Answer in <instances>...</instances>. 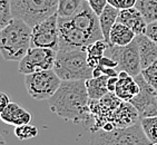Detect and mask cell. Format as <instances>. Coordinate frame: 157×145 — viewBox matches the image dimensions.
<instances>
[{
  "label": "cell",
  "mask_w": 157,
  "mask_h": 145,
  "mask_svg": "<svg viewBox=\"0 0 157 145\" xmlns=\"http://www.w3.org/2000/svg\"><path fill=\"white\" fill-rule=\"evenodd\" d=\"M87 2L91 10L99 17L108 5V0H87Z\"/></svg>",
  "instance_id": "obj_27"
},
{
  "label": "cell",
  "mask_w": 157,
  "mask_h": 145,
  "mask_svg": "<svg viewBox=\"0 0 157 145\" xmlns=\"http://www.w3.org/2000/svg\"><path fill=\"white\" fill-rule=\"evenodd\" d=\"M0 145H8V144L6 143V139H3V136H2V135L0 136Z\"/></svg>",
  "instance_id": "obj_32"
},
{
  "label": "cell",
  "mask_w": 157,
  "mask_h": 145,
  "mask_svg": "<svg viewBox=\"0 0 157 145\" xmlns=\"http://www.w3.org/2000/svg\"><path fill=\"white\" fill-rule=\"evenodd\" d=\"M107 53L109 57L117 63L118 72H126L133 77L142 72L143 68L136 38L127 46H110Z\"/></svg>",
  "instance_id": "obj_9"
},
{
  "label": "cell",
  "mask_w": 157,
  "mask_h": 145,
  "mask_svg": "<svg viewBox=\"0 0 157 145\" xmlns=\"http://www.w3.org/2000/svg\"><path fill=\"white\" fill-rule=\"evenodd\" d=\"M57 57V50L50 48L31 47L22 59L19 61V72L28 75L41 70L54 69Z\"/></svg>",
  "instance_id": "obj_10"
},
{
  "label": "cell",
  "mask_w": 157,
  "mask_h": 145,
  "mask_svg": "<svg viewBox=\"0 0 157 145\" xmlns=\"http://www.w3.org/2000/svg\"><path fill=\"white\" fill-rule=\"evenodd\" d=\"M10 103H11L10 97L5 93H0V112H1L3 108H6Z\"/></svg>",
  "instance_id": "obj_30"
},
{
  "label": "cell",
  "mask_w": 157,
  "mask_h": 145,
  "mask_svg": "<svg viewBox=\"0 0 157 145\" xmlns=\"http://www.w3.org/2000/svg\"><path fill=\"white\" fill-rule=\"evenodd\" d=\"M31 47L50 48L58 50L59 48V33H58V15L50 16L33 27Z\"/></svg>",
  "instance_id": "obj_11"
},
{
  "label": "cell",
  "mask_w": 157,
  "mask_h": 145,
  "mask_svg": "<svg viewBox=\"0 0 157 145\" xmlns=\"http://www.w3.org/2000/svg\"><path fill=\"white\" fill-rule=\"evenodd\" d=\"M140 92L138 83L135 77L130 76L126 72H119L118 82L115 88V95L125 102H130L134 97H136Z\"/></svg>",
  "instance_id": "obj_13"
},
{
  "label": "cell",
  "mask_w": 157,
  "mask_h": 145,
  "mask_svg": "<svg viewBox=\"0 0 157 145\" xmlns=\"http://www.w3.org/2000/svg\"><path fill=\"white\" fill-rule=\"evenodd\" d=\"M135 7L144 16L147 24L157 21V0H137Z\"/></svg>",
  "instance_id": "obj_22"
},
{
  "label": "cell",
  "mask_w": 157,
  "mask_h": 145,
  "mask_svg": "<svg viewBox=\"0 0 157 145\" xmlns=\"http://www.w3.org/2000/svg\"><path fill=\"white\" fill-rule=\"evenodd\" d=\"M61 82L63 80L54 69L25 75V87L27 93L36 100H50L60 87Z\"/></svg>",
  "instance_id": "obj_8"
},
{
  "label": "cell",
  "mask_w": 157,
  "mask_h": 145,
  "mask_svg": "<svg viewBox=\"0 0 157 145\" xmlns=\"http://www.w3.org/2000/svg\"><path fill=\"white\" fill-rule=\"evenodd\" d=\"M33 27L13 18L0 31V49L7 61H20L31 48Z\"/></svg>",
  "instance_id": "obj_4"
},
{
  "label": "cell",
  "mask_w": 157,
  "mask_h": 145,
  "mask_svg": "<svg viewBox=\"0 0 157 145\" xmlns=\"http://www.w3.org/2000/svg\"><path fill=\"white\" fill-rule=\"evenodd\" d=\"M117 22L126 25L127 27H129L137 36L144 35L146 33V29H147L148 26L144 16L140 14V11L137 9L136 7L119 10Z\"/></svg>",
  "instance_id": "obj_15"
},
{
  "label": "cell",
  "mask_w": 157,
  "mask_h": 145,
  "mask_svg": "<svg viewBox=\"0 0 157 145\" xmlns=\"http://www.w3.org/2000/svg\"><path fill=\"white\" fill-rule=\"evenodd\" d=\"M109 76H100V77H93L86 80V86H87V92L90 100H99L106 94H108V87H107V82H108Z\"/></svg>",
  "instance_id": "obj_19"
},
{
  "label": "cell",
  "mask_w": 157,
  "mask_h": 145,
  "mask_svg": "<svg viewBox=\"0 0 157 145\" xmlns=\"http://www.w3.org/2000/svg\"><path fill=\"white\" fill-rule=\"evenodd\" d=\"M138 83L140 92L136 97H134L130 100L136 109L138 111L140 118L149 117V116H157V96L156 88L146 82L142 74H139L135 77Z\"/></svg>",
  "instance_id": "obj_12"
},
{
  "label": "cell",
  "mask_w": 157,
  "mask_h": 145,
  "mask_svg": "<svg viewBox=\"0 0 157 145\" xmlns=\"http://www.w3.org/2000/svg\"><path fill=\"white\" fill-rule=\"evenodd\" d=\"M86 0H58L57 15L59 18H69L82 9Z\"/></svg>",
  "instance_id": "obj_21"
},
{
  "label": "cell",
  "mask_w": 157,
  "mask_h": 145,
  "mask_svg": "<svg viewBox=\"0 0 157 145\" xmlns=\"http://www.w3.org/2000/svg\"><path fill=\"white\" fill-rule=\"evenodd\" d=\"M118 15H119V9L115 8L112 5H107V7L105 8V10L103 11V14L98 17L99 19V25L100 29L103 33L104 39L106 40V42L109 45V35H110V30L114 27V25L117 22Z\"/></svg>",
  "instance_id": "obj_18"
},
{
  "label": "cell",
  "mask_w": 157,
  "mask_h": 145,
  "mask_svg": "<svg viewBox=\"0 0 157 145\" xmlns=\"http://www.w3.org/2000/svg\"><path fill=\"white\" fill-rule=\"evenodd\" d=\"M118 82V76H114V77H109L108 82H107V87H108V91L110 93H114L116 88V85Z\"/></svg>",
  "instance_id": "obj_31"
},
{
  "label": "cell",
  "mask_w": 157,
  "mask_h": 145,
  "mask_svg": "<svg viewBox=\"0 0 157 145\" xmlns=\"http://www.w3.org/2000/svg\"><path fill=\"white\" fill-rule=\"evenodd\" d=\"M13 19L10 0H0V28L2 29Z\"/></svg>",
  "instance_id": "obj_25"
},
{
  "label": "cell",
  "mask_w": 157,
  "mask_h": 145,
  "mask_svg": "<svg viewBox=\"0 0 157 145\" xmlns=\"http://www.w3.org/2000/svg\"><path fill=\"white\" fill-rule=\"evenodd\" d=\"M115 2H116V0H108L109 5H112V6H114V7H115Z\"/></svg>",
  "instance_id": "obj_33"
},
{
  "label": "cell",
  "mask_w": 157,
  "mask_h": 145,
  "mask_svg": "<svg viewBox=\"0 0 157 145\" xmlns=\"http://www.w3.org/2000/svg\"><path fill=\"white\" fill-rule=\"evenodd\" d=\"M140 74L151 86H153L154 88H157V61H154L148 67L142 69Z\"/></svg>",
  "instance_id": "obj_26"
},
{
  "label": "cell",
  "mask_w": 157,
  "mask_h": 145,
  "mask_svg": "<svg viewBox=\"0 0 157 145\" xmlns=\"http://www.w3.org/2000/svg\"><path fill=\"white\" fill-rule=\"evenodd\" d=\"M54 70L61 80H87L93 78V68L87 61V50L59 48Z\"/></svg>",
  "instance_id": "obj_5"
},
{
  "label": "cell",
  "mask_w": 157,
  "mask_h": 145,
  "mask_svg": "<svg viewBox=\"0 0 157 145\" xmlns=\"http://www.w3.org/2000/svg\"><path fill=\"white\" fill-rule=\"evenodd\" d=\"M136 40L138 45L142 68L144 69L157 61V45L145 33L136 36Z\"/></svg>",
  "instance_id": "obj_16"
},
{
  "label": "cell",
  "mask_w": 157,
  "mask_h": 145,
  "mask_svg": "<svg viewBox=\"0 0 157 145\" xmlns=\"http://www.w3.org/2000/svg\"><path fill=\"white\" fill-rule=\"evenodd\" d=\"M136 33H134L126 25L116 22L110 30L109 35V47L110 46H127L133 42L136 38Z\"/></svg>",
  "instance_id": "obj_17"
},
{
  "label": "cell",
  "mask_w": 157,
  "mask_h": 145,
  "mask_svg": "<svg viewBox=\"0 0 157 145\" xmlns=\"http://www.w3.org/2000/svg\"><path fill=\"white\" fill-rule=\"evenodd\" d=\"M86 1H87V0H86Z\"/></svg>",
  "instance_id": "obj_35"
},
{
  "label": "cell",
  "mask_w": 157,
  "mask_h": 145,
  "mask_svg": "<svg viewBox=\"0 0 157 145\" xmlns=\"http://www.w3.org/2000/svg\"><path fill=\"white\" fill-rule=\"evenodd\" d=\"M15 136L20 141H27L38 135V128L31 124H22L15 126Z\"/></svg>",
  "instance_id": "obj_24"
},
{
  "label": "cell",
  "mask_w": 157,
  "mask_h": 145,
  "mask_svg": "<svg viewBox=\"0 0 157 145\" xmlns=\"http://www.w3.org/2000/svg\"><path fill=\"white\" fill-rule=\"evenodd\" d=\"M109 45L105 39L97 40L96 42L91 44L87 48V61L89 66L94 69L99 65L100 61L105 56V53L108 50Z\"/></svg>",
  "instance_id": "obj_20"
},
{
  "label": "cell",
  "mask_w": 157,
  "mask_h": 145,
  "mask_svg": "<svg viewBox=\"0 0 157 145\" xmlns=\"http://www.w3.org/2000/svg\"><path fill=\"white\" fill-rule=\"evenodd\" d=\"M140 126L143 132L151 145H157V116L140 118Z\"/></svg>",
  "instance_id": "obj_23"
},
{
  "label": "cell",
  "mask_w": 157,
  "mask_h": 145,
  "mask_svg": "<svg viewBox=\"0 0 157 145\" xmlns=\"http://www.w3.org/2000/svg\"><path fill=\"white\" fill-rule=\"evenodd\" d=\"M89 108L94 120V128L91 133L98 130L126 128L140 122V116L136 107L130 102L121 100L115 93L110 92L99 100H89Z\"/></svg>",
  "instance_id": "obj_3"
},
{
  "label": "cell",
  "mask_w": 157,
  "mask_h": 145,
  "mask_svg": "<svg viewBox=\"0 0 157 145\" xmlns=\"http://www.w3.org/2000/svg\"><path fill=\"white\" fill-rule=\"evenodd\" d=\"M13 18L27 22L30 27L57 14L58 0H10Z\"/></svg>",
  "instance_id": "obj_6"
},
{
  "label": "cell",
  "mask_w": 157,
  "mask_h": 145,
  "mask_svg": "<svg viewBox=\"0 0 157 145\" xmlns=\"http://www.w3.org/2000/svg\"><path fill=\"white\" fill-rule=\"evenodd\" d=\"M89 100L86 80H63L60 87L48 100V103L50 111L58 117L82 125L91 132L94 120L89 108Z\"/></svg>",
  "instance_id": "obj_1"
},
{
  "label": "cell",
  "mask_w": 157,
  "mask_h": 145,
  "mask_svg": "<svg viewBox=\"0 0 157 145\" xmlns=\"http://www.w3.org/2000/svg\"><path fill=\"white\" fill-rule=\"evenodd\" d=\"M145 35L149 37V38H151V39L157 45V21H154V22L148 24Z\"/></svg>",
  "instance_id": "obj_28"
},
{
  "label": "cell",
  "mask_w": 157,
  "mask_h": 145,
  "mask_svg": "<svg viewBox=\"0 0 157 145\" xmlns=\"http://www.w3.org/2000/svg\"><path fill=\"white\" fill-rule=\"evenodd\" d=\"M0 118L6 124L18 126L22 124H29L31 122L33 115L26 108H24L20 104L11 102L6 108H3L0 112Z\"/></svg>",
  "instance_id": "obj_14"
},
{
  "label": "cell",
  "mask_w": 157,
  "mask_h": 145,
  "mask_svg": "<svg viewBox=\"0 0 157 145\" xmlns=\"http://www.w3.org/2000/svg\"><path fill=\"white\" fill-rule=\"evenodd\" d=\"M58 33L59 48L87 50L91 44L104 39L98 16L91 10L87 1L73 17H58Z\"/></svg>",
  "instance_id": "obj_2"
},
{
  "label": "cell",
  "mask_w": 157,
  "mask_h": 145,
  "mask_svg": "<svg viewBox=\"0 0 157 145\" xmlns=\"http://www.w3.org/2000/svg\"><path fill=\"white\" fill-rule=\"evenodd\" d=\"M137 0H116L115 8L119 10L128 9V8H133L136 6Z\"/></svg>",
  "instance_id": "obj_29"
},
{
  "label": "cell",
  "mask_w": 157,
  "mask_h": 145,
  "mask_svg": "<svg viewBox=\"0 0 157 145\" xmlns=\"http://www.w3.org/2000/svg\"><path fill=\"white\" fill-rule=\"evenodd\" d=\"M156 96H157V88H156Z\"/></svg>",
  "instance_id": "obj_34"
},
{
  "label": "cell",
  "mask_w": 157,
  "mask_h": 145,
  "mask_svg": "<svg viewBox=\"0 0 157 145\" xmlns=\"http://www.w3.org/2000/svg\"><path fill=\"white\" fill-rule=\"evenodd\" d=\"M90 145H151L143 132L140 123L112 131L98 130L90 136Z\"/></svg>",
  "instance_id": "obj_7"
}]
</instances>
